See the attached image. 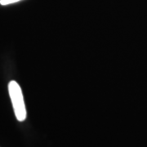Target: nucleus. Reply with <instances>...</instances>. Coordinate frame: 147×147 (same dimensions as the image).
<instances>
[{"instance_id":"1","label":"nucleus","mask_w":147,"mask_h":147,"mask_svg":"<svg viewBox=\"0 0 147 147\" xmlns=\"http://www.w3.org/2000/svg\"><path fill=\"white\" fill-rule=\"evenodd\" d=\"M8 92L16 119L23 122L26 119V110L21 87L16 81L12 80L8 84Z\"/></svg>"},{"instance_id":"2","label":"nucleus","mask_w":147,"mask_h":147,"mask_svg":"<svg viewBox=\"0 0 147 147\" xmlns=\"http://www.w3.org/2000/svg\"><path fill=\"white\" fill-rule=\"evenodd\" d=\"M21 0H0V3L2 5H8V4H11V3H15Z\"/></svg>"}]
</instances>
